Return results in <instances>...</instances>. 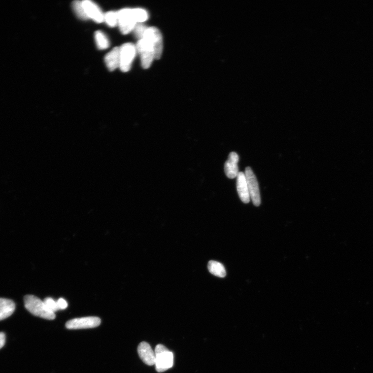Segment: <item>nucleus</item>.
<instances>
[{
	"instance_id": "obj_14",
	"label": "nucleus",
	"mask_w": 373,
	"mask_h": 373,
	"mask_svg": "<svg viewBox=\"0 0 373 373\" xmlns=\"http://www.w3.org/2000/svg\"><path fill=\"white\" fill-rule=\"evenodd\" d=\"M15 304L11 300L0 298V321L11 316L15 310Z\"/></svg>"
},
{
	"instance_id": "obj_12",
	"label": "nucleus",
	"mask_w": 373,
	"mask_h": 373,
	"mask_svg": "<svg viewBox=\"0 0 373 373\" xmlns=\"http://www.w3.org/2000/svg\"><path fill=\"white\" fill-rule=\"evenodd\" d=\"M239 156L235 152L231 153L225 165V172L227 176L233 179L237 177L239 172L238 162Z\"/></svg>"
},
{
	"instance_id": "obj_16",
	"label": "nucleus",
	"mask_w": 373,
	"mask_h": 373,
	"mask_svg": "<svg viewBox=\"0 0 373 373\" xmlns=\"http://www.w3.org/2000/svg\"><path fill=\"white\" fill-rule=\"evenodd\" d=\"M95 39L97 47L99 49L103 50L109 47V40L102 32L98 31L95 33Z\"/></svg>"
},
{
	"instance_id": "obj_10",
	"label": "nucleus",
	"mask_w": 373,
	"mask_h": 373,
	"mask_svg": "<svg viewBox=\"0 0 373 373\" xmlns=\"http://www.w3.org/2000/svg\"><path fill=\"white\" fill-rule=\"evenodd\" d=\"M137 351L140 358L146 365L149 366L155 365V353L147 342H140L138 346Z\"/></svg>"
},
{
	"instance_id": "obj_3",
	"label": "nucleus",
	"mask_w": 373,
	"mask_h": 373,
	"mask_svg": "<svg viewBox=\"0 0 373 373\" xmlns=\"http://www.w3.org/2000/svg\"><path fill=\"white\" fill-rule=\"evenodd\" d=\"M136 48L137 53L140 56L142 67L144 69L148 68L155 59L153 45L147 40L142 38L138 40Z\"/></svg>"
},
{
	"instance_id": "obj_15",
	"label": "nucleus",
	"mask_w": 373,
	"mask_h": 373,
	"mask_svg": "<svg viewBox=\"0 0 373 373\" xmlns=\"http://www.w3.org/2000/svg\"><path fill=\"white\" fill-rule=\"evenodd\" d=\"M208 269L211 274L219 277L224 278L226 276V271L224 266L215 261H210Z\"/></svg>"
},
{
	"instance_id": "obj_6",
	"label": "nucleus",
	"mask_w": 373,
	"mask_h": 373,
	"mask_svg": "<svg viewBox=\"0 0 373 373\" xmlns=\"http://www.w3.org/2000/svg\"><path fill=\"white\" fill-rule=\"evenodd\" d=\"M142 38L147 40L155 49V59H159L163 50V38L160 30L154 27H147Z\"/></svg>"
},
{
	"instance_id": "obj_5",
	"label": "nucleus",
	"mask_w": 373,
	"mask_h": 373,
	"mask_svg": "<svg viewBox=\"0 0 373 373\" xmlns=\"http://www.w3.org/2000/svg\"><path fill=\"white\" fill-rule=\"evenodd\" d=\"M118 24L121 33L127 34L134 30L137 24L136 21L133 9L124 8L118 12Z\"/></svg>"
},
{
	"instance_id": "obj_7",
	"label": "nucleus",
	"mask_w": 373,
	"mask_h": 373,
	"mask_svg": "<svg viewBox=\"0 0 373 373\" xmlns=\"http://www.w3.org/2000/svg\"><path fill=\"white\" fill-rule=\"evenodd\" d=\"M102 320L97 317H86L75 318L68 321L66 325L69 330H79L94 328L98 327Z\"/></svg>"
},
{
	"instance_id": "obj_17",
	"label": "nucleus",
	"mask_w": 373,
	"mask_h": 373,
	"mask_svg": "<svg viewBox=\"0 0 373 373\" xmlns=\"http://www.w3.org/2000/svg\"><path fill=\"white\" fill-rule=\"evenodd\" d=\"M133 9L136 21L137 24H142L147 21L149 16L146 10L139 8Z\"/></svg>"
},
{
	"instance_id": "obj_2",
	"label": "nucleus",
	"mask_w": 373,
	"mask_h": 373,
	"mask_svg": "<svg viewBox=\"0 0 373 373\" xmlns=\"http://www.w3.org/2000/svg\"><path fill=\"white\" fill-rule=\"evenodd\" d=\"M156 360L155 366L159 373L164 372L173 366L174 355L165 346L158 345L155 350Z\"/></svg>"
},
{
	"instance_id": "obj_9",
	"label": "nucleus",
	"mask_w": 373,
	"mask_h": 373,
	"mask_svg": "<svg viewBox=\"0 0 373 373\" xmlns=\"http://www.w3.org/2000/svg\"><path fill=\"white\" fill-rule=\"evenodd\" d=\"M83 4L88 18L92 19L97 23H102L104 21V14L97 4L89 0H85L83 1Z\"/></svg>"
},
{
	"instance_id": "obj_22",
	"label": "nucleus",
	"mask_w": 373,
	"mask_h": 373,
	"mask_svg": "<svg viewBox=\"0 0 373 373\" xmlns=\"http://www.w3.org/2000/svg\"><path fill=\"white\" fill-rule=\"evenodd\" d=\"M57 304L59 309H65L68 306L67 302L63 298H60L57 301Z\"/></svg>"
},
{
	"instance_id": "obj_20",
	"label": "nucleus",
	"mask_w": 373,
	"mask_h": 373,
	"mask_svg": "<svg viewBox=\"0 0 373 373\" xmlns=\"http://www.w3.org/2000/svg\"><path fill=\"white\" fill-rule=\"evenodd\" d=\"M44 302L47 307V308L54 312L59 310L57 305V302H56L52 298H46L44 299Z\"/></svg>"
},
{
	"instance_id": "obj_4",
	"label": "nucleus",
	"mask_w": 373,
	"mask_h": 373,
	"mask_svg": "<svg viewBox=\"0 0 373 373\" xmlns=\"http://www.w3.org/2000/svg\"><path fill=\"white\" fill-rule=\"evenodd\" d=\"M136 53V46L132 43H126L120 47L119 68L122 71L127 72L130 70Z\"/></svg>"
},
{
	"instance_id": "obj_19",
	"label": "nucleus",
	"mask_w": 373,
	"mask_h": 373,
	"mask_svg": "<svg viewBox=\"0 0 373 373\" xmlns=\"http://www.w3.org/2000/svg\"><path fill=\"white\" fill-rule=\"evenodd\" d=\"M72 5L75 13L79 18L83 20L89 19L85 13L83 1H75L73 2Z\"/></svg>"
},
{
	"instance_id": "obj_18",
	"label": "nucleus",
	"mask_w": 373,
	"mask_h": 373,
	"mask_svg": "<svg viewBox=\"0 0 373 373\" xmlns=\"http://www.w3.org/2000/svg\"><path fill=\"white\" fill-rule=\"evenodd\" d=\"M104 22L110 27H115L118 24V12L110 11L104 14Z\"/></svg>"
},
{
	"instance_id": "obj_23",
	"label": "nucleus",
	"mask_w": 373,
	"mask_h": 373,
	"mask_svg": "<svg viewBox=\"0 0 373 373\" xmlns=\"http://www.w3.org/2000/svg\"><path fill=\"white\" fill-rule=\"evenodd\" d=\"M5 343V335L3 332H0V349H1Z\"/></svg>"
},
{
	"instance_id": "obj_11",
	"label": "nucleus",
	"mask_w": 373,
	"mask_h": 373,
	"mask_svg": "<svg viewBox=\"0 0 373 373\" xmlns=\"http://www.w3.org/2000/svg\"><path fill=\"white\" fill-rule=\"evenodd\" d=\"M237 190L241 201L244 203H248L250 197L245 174L240 172L237 176Z\"/></svg>"
},
{
	"instance_id": "obj_1",
	"label": "nucleus",
	"mask_w": 373,
	"mask_h": 373,
	"mask_svg": "<svg viewBox=\"0 0 373 373\" xmlns=\"http://www.w3.org/2000/svg\"><path fill=\"white\" fill-rule=\"evenodd\" d=\"M26 308L33 315L48 320L56 318L55 312L50 311L44 301L33 295H27L24 298Z\"/></svg>"
},
{
	"instance_id": "obj_13",
	"label": "nucleus",
	"mask_w": 373,
	"mask_h": 373,
	"mask_svg": "<svg viewBox=\"0 0 373 373\" xmlns=\"http://www.w3.org/2000/svg\"><path fill=\"white\" fill-rule=\"evenodd\" d=\"M105 63L110 71H113L120 65V48H114L105 57Z\"/></svg>"
},
{
	"instance_id": "obj_21",
	"label": "nucleus",
	"mask_w": 373,
	"mask_h": 373,
	"mask_svg": "<svg viewBox=\"0 0 373 373\" xmlns=\"http://www.w3.org/2000/svg\"><path fill=\"white\" fill-rule=\"evenodd\" d=\"M147 27L142 24H137L136 26L134 31L136 36L139 38V39H142L143 37L146 30Z\"/></svg>"
},
{
	"instance_id": "obj_8",
	"label": "nucleus",
	"mask_w": 373,
	"mask_h": 373,
	"mask_svg": "<svg viewBox=\"0 0 373 373\" xmlns=\"http://www.w3.org/2000/svg\"><path fill=\"white\" fill-rule=\"evenodd\" d=\"M250 198L256 206L261 204L260 190L257 179L253 171L250 167H247L245 173Z\"/></svg>"
}]
</instances>
